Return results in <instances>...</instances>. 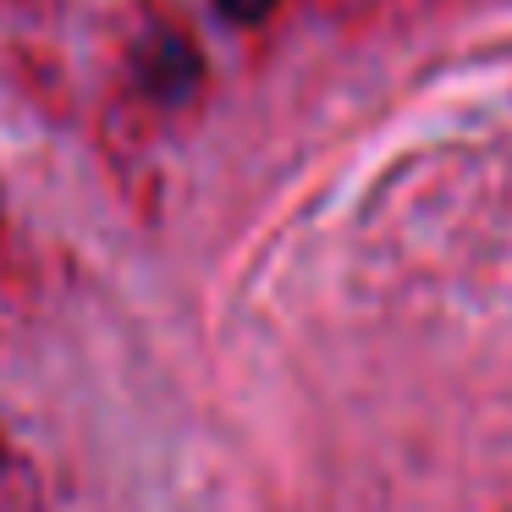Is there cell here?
Listing matches in <instances>:
<instances>
[{
	"label": "cell",
	"mask_w": 512,
	"mask_h": 512,
	"mask_svg": "<svg viewBox=\"0 0 512 512\" xmlns=\"http://www.w3.org/2000/svg\"><path fill=\"white\" fill-rule=\"evenodd\" d=\"M133 67H138V78H144L149 94L182 100V94L199 83V50H193V39L182 34L177 23H149L144 39L133 45Z\"/></svg>",
	"instance_id": "obj_1"
},
{
	"label": "cell",
	"mask_w": 512,
	"mask_h": 512,
	"mask_svg": "<svg viewBox=\"0 0 512 512\" xmlns=\"http://www.w3.org/2000/svg\"><path fill=\"white\" fill-rule=\"evenodd\" d=\"M215 6H221V12L232 17V23H259V17H265L270 6H276V0H215Z\"/></svg>",
	"instance_id": "obj_2"
}]
</instances>
